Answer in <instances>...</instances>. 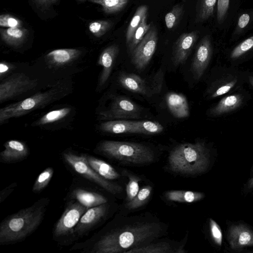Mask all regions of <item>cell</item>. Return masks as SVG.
Instances as JSON below:
<instances>
[{
  "mask_svg": "<svg viewBox=\"0 0 253 253\" xmlns=\"http://www.w3.org/2000/svg\"><path fill=\"white\" fill-rule=\"evenodd\" d=\"M160 225L143 223L124 227L101 238L93 248L96 253H124L132 247L157 237L160 233Z\"/></svg>",
  "mask_w": 253,
  "mask_h": 253,
  "instance_id": "6da1fadb",
  "label": "cell"
},
{
  "mask_svg": "<svg viewBox=\"0 0 253 253\" xmlns=\"http://www.w3.org/2000/svg\"><path fill=\"white\" fill-rule=\"evenodd\" d=\"M45 211L46 205L38 202L6 217L0 223V244L15 243L31 235L42 222Z\"/></svg>",
  "mask_w": 253,
  "mask_h": 253,
  "instance_id": "7a4b0ae2",
  "label": "cell"
},
{
  "mask_svg": "<svg viewBox=\"0 0 253 253\" xmlns=\"http://www.w3.org/2000/svg\"><path fill=\"white\" fill-rule=\"evenodd\" d=\"M169 163L175 172L186 174L203 173L209 166V151L203 142L181 144L170 152Z\"/></svg>",
  "mask_w": 253,
  "mask_h": 253,
  "instance_id": "3957f363",
  "label": "cell"
},
{
  "mask_svg": "<svg viewBox=\"0 0 253 253\" xmlns=\"http://www.w3.org/2000/svg\"><path fill=\"white\" fill-rule=\"evenodd\" d=\"M98 149L110 157L133 164L149 163L154 159L151 148L138 143L105 140L100 143Z\"/></svg>",
  "mask_w": 253,
  "mask_h": 253,
  "instance_id": "277c9868",
  "label": "cell"
},
{
  "mask_svg": "<svg viewBox=\"0 0 253 253\" xmlns=\"http://www.w3.org/2000/svg\"><path fill=\"white\" fill-rule=\"evenodd\" d=\"M65 161L78 173L96 183L112 194L121 191V187L109 181L96 172L88 164L86 155H77L71 152L63 154Z\"/></svg>",
  "mask_w": 253,
  "mask_h": 253,
  "instance_id": "5b68a950",
  "label": "cell"
},
{
  "mask_svg": "<svg viewBox=\"0 0 253 253\" xmlns=\"http://www.w3.org/2000/svg\"><path fill=\"white\" fill-rule=\"evenodd\" d=\"M163 80V73L160 71L148 79L134 73H123L119 77L120 84L125 89L148 97L160 91Z\"/></svg>",
  "mask_w": 253,
  "mask_h": 253,
  "instance_id": "8992f818",
  "label": "cell"
},
{
  "mask_svg": "<svg viewBox=\"0 0 253 253\" xmlns=\"http://www.w3.org/2000/svg\"><path fill=\"white\" fill-rule=\"evenodd\" d=\"M87 209L76 200L70 201L55 225L54 237L59 238L74 233L76 226Z\"/></svg>",
  "mask_w": 253,
  "mask_h": 253,
  "instance_id": "52a82bcc",
  "label": "cell"
},
{
  "mask_svg": "<svg viewBox=\"0 0 253 253\" xmlns=\"http://www.w3.org/2000/svg\"><path fill=\"white\" fill-rule=\"evenodd\" d=\"M158 32L152 26L142 41L131 52V61L137 70H143L149 64L157 47Z\"/></svg>",
  "mask_w": 253,
  "mask_h": 253,
  "instance_id": "ba28073f",
  "label": "cell"
},
{
  "mask_svg": "<svg viewBox=\"0 0 253 253\" xmlns=\"http://www.w3.org/2000/svg\"><path fill=\"white\" fill-rule=\"evenodd\" d=\"M50 97L48 92H38L30 97L0 109V124L12 118L24 115L46 102Z\"/></svg>",
  "mask_w": 253,
  "mask_h": 253,
  "instance_id": "9c48e42d",
  "label": "cell"
},
{
  "mask_svg": "<svg viewBox=\"0 0 253 253\" xmlns=\"http://www.w3.org/2000/svg\"><path fill=\"white\" fill-rule=\"evenodd\" d=\"M141 109L129 98L116 97L108 109L100 113L102 120H113L121 119H136L140 117Z\"/></svg>",
  "mask_w": 253,
  "mask_h": 253,
  "instance_id": "30bf717a",
  "label": "cell"
},
{
  "mask_svg": "<svg viewBox=\"0 0 253 253\" xmlns=\"http://www.w3.org/2000/svg\"><path fill=\"white\" fill-rule=\"evenodd\" d=\"M36 79H31L24 74L15 75L0 84V102L15 97L36 87Z\"/></svg>",
  "mask_w": 253,
  "mask_h": 253,
  "instance_id": "8fae6325",
  "label": "cell"
},
{
  "mask_svg": "<svg viewBox=\"0 0 253 253\" xmlns=\"http://www.w3.org/2000/svg\"><path fill=\"white\" fill-rule=\"evenodd\" d=\"M212 54V45L210 35H206L199 43L191 64L194 78L199 80L206 70Z\"/></svg>",
  "mask_w": 253,
  "mask_h": 253,
  "instance_id": "7c38bea8",
  "label": "cell"
},
{
  "mask_svg": "<svg viewBox=\"0 0 253 253\" xmlns=\"http://www.w3.org/2000/svg\"><path fill=\"white\" fill-rule=\"evenodd\" d=\"M199 37V32L193 31L182 34L175 42L173 48V62L175 66L183 64Z\"/></svg>",
  "mask_w": 253,
  "mask_h": 253,
  "instance_id": "4fadbf2b",
  "label": "cell"
},
{
  "mask_svg": "<svg viewBox=\"0 0 253 253\" xmlns=\"http://www.w3.org/2000/svg\"><path fill=\"white\" fill-rule=\"evenodd\" d=\"M227 239L234 250L253 246V230L243 224H233L228 229Z\"/></svg>",
  "mask_w": 253,
  "mask_h": 253,
  "instance_id": "5bb4252c",
  "label": "cell"
},
{
  "mask_svg": "<svg viewBox=\"0 0 253 253\" xmlns=\"http://www.w3.org/2000/svg\"><path fill=\"white\" fill-rule=\"evenodd\" d=\"M107 210L106 203L88 209L76 226L74 234L83 235L89 231L104 217Z\"/></svg>",
  "mask_w": 253,
  "mask_h": 253,
  "instance_id": "9a60e30c",
  "label": "cell"
},
{
  "mask_svg": "<svg viewBox=\"0 0 253 253\" xmlns=\"http://www.w3.org/2000/svg\"><path fill=\"white\" fill-rule=\"evenodd\" d=\"M4 146L5 149L1 152V160L5 163H13L24 160L29 154L26 145L17 140H10L6 141Z\"/></svg>",
  "mask_w": 253,
  "mask_h": 253,
  "instance_id": "2e32d148",
  "label": "cell"
},
{
  "mask_svg": "<svg viewBox=\"0 0 253 253\" xmlns=\"http://www.w3.org/2000/svg\"><path fill=\"white\" fill-rule=\"evenodd\" d=\"M166 101L170 112L174 117L183 119L189 116V105L186 97L182 94L169 92L166 95Z\"/></svg>",
  "mask_w": 253,
  "mask_h": 253,
  "instance_id": "e0dca14e",
  "label": "cell"
},
{
  "mask_svg": "<svg viewBox=\"0 0 253 253\" xmlns=\"http://www.w3.org/2000/svg\"><path fill=\"white\" fill-rule=\"evenodd\" d=\"M119 51L118 46L114 44L106 48L101 53L98 61V65L102 67L99 80L100 85H103L108 80Z\"/></svg>",
  "mask_w": 253,
  "mask_h": 253,
  "instance_id": "ac0fdd59",
  "label": "cell"
},
{
  "mask_svg": "<svg viewBox=\"0 0 253 253\" xmlns=\"http://www.w3.org/2000/svg\"><path fill=\"white\" fill-rule=\"evenodd\" d=\"M100 128L104 132L114 134L139 133L136 122L132 121L109 120L101 123Z\"/></svg>",
  "mask_w": 253,
  "mask_h": 253,
  "instance_id": "d6986e66",
  "label": "cell"
},
{
  "mask_svg": "<svg viewBox=\"0 0 253 253\" xmlns=\"http://www.w3.org/2000/svg\"><path fill=\"white\" fill-rule=\"evenodd\" d=\"M71 198L85 206L87 209L107 203L106 198L102 195L82 188H76L71 193Z\"/></svg>",
  "mask_w": 253,
  "mask_h": 253,
  "instance_id": "ffe728a7",
  "label": "cell"
},
{
  "mask_svg": "<svg viewBox=\"0 0 253 253\" xmlns=\"http://www.w3.org/2000/svg\"><path fill=\"white\" fill-rule=\"evenodd\" d=\"M81 51L76 49H58L53 50L46 55L49 64L54 66L66 64L77 58Z\"/></svg>",
  "mask_w": 253,
  "mask_h": 253,
  "instance_id": "44dd1931",
  "label": "cell"
},
{
  "mask_svg": "<svg viewBox=\"0 0 253 253\" xmlns=\"http://www.w3.org/2000/svg\"><path fill=\"white\" fill-rule=\"evenodd\" d=\"M243 102L241 94H234L227 96L222 99L210 111V115L215 116L232 111L239 107Z\"/></svg>",
  "mask_w": 253,
  "mask_h": 253,
  "instance_id": "7402d4cb",
  "label": "cell"
},
{
  "mask_svg": "<svg viewBox=\"0 0 253 253\" xmlns=\"http://www.w3.org/2000/svg\"><path fill=\"white\" fill-rule=\"evenodd\" d=\"M86 157L89 166L106 179H116L120 176L117 170L106 162L91 156L86 155Z\"/></svg>",
  "mask_w": 253,
  "mask_h": 253,
  "instance_id": "603a6c76",
  "label": "cell"
},
{
  "mask_svg": "<svg viewBox=\"0 0 253 253\" xmlns=\"http://www.w3.org/2000/svg\"><path fill=\"white\" fill-rule=\"evenodd\" d=\"M169 200L180 203H193L201 200L205 197L202 192L184 190H171L165 194Z\"/></svg>",
  "mask_w": 253,
  "mask_h": 253,
  "instance_id": "cb8c5ba5",
  "label": "cell"
},
{
  "mask_svg": "<svg viewBox=\"0 0 253 253\" xmlns=\"http://www.w3.org/2000/svg\"><path fill=\"white\" fill-rule=\"evenodd\" d=\"M148 7L146 5H141L136 9L126 32V42L128 45L130 42L133 34L140 24L143 18L147 16Z\"/></svg>",
  "mask_w": 253,
  "mask_h": 253,
  "instance_id": "d4e9b609",
  "label": "cell"
},
{
  "mask_svg": "<svg viewBox=\"0 0 253 253\" xmlns=\"http://www.w3.org/2000/svg\"><path fill=\"white\" fill-rule=\"evenodd\" d=\"M217 0H198L196 21L202 22L212 16Z\"/></svg>",
  "mask_w": 253,
  "mask_h": 253,
  "instance_id": "484cf974",
  "label": "cell"
},
{
  "mask_svg": "<svg viewBox=\"0 0 253 253\" xmlns=\"http://www.w3.org/2000/svg\"><path fill=\"white\" fill-rule=\"evenodd\" d=\"M2 40L7 44L17 46L19 45L24 40L25 32L24 30L16 27L9 28L1 30Z\"/></svg>",
  "mask_w": 253,
  "mask_h": 253,
  "instance_id": "4316f807",
  "label": "cell"
},
{
  "mask_svg": "<svg viewBox=\"0 0 253 253\" xmlns=\"http://www.w3.org/2000/svg\"><path fill=\"white\" fill-rule=\"evenodd\" d=\"M151 26V23H147V16L144 17L135 31L130 42L127 45V49L130 53L142 41Z\"/></svg>",
  "mask_w": 253,
  "mask_h": 253,
  "instance_id": "83f0119b",
  "label": "cell"
},
{
  "mask_svg": "<svg viewBox=\"0 0 253 253\" xmlns=\"http://www.w3.org/2000/svg\"><path fill=\"white\" fill-rule=\"evenodd\" d=\"M99 4L104 11L108 14H113L122 11L128 3L129 0H89Z\"/></svg>",
  "mask_w": 253,
  "mask_h": 253,
  "instance_id": "f1b7e54d",
  "label": "cell"
},
{
  "mask_svg": "<svg viewBox=\"0 0 253 253\" xmlns=\"http://www.w3.org/2000/svg\"><path fill=\"white\" fill-rule=\"evenodd\" d=\"M171 248L167 243H158L141 247L133 248L126 253H165L170 252Z\"/></svg>",
  "mask_w": 253,
  "mask_h": 253,
  "instance_id": "f546056e",
  "label": "cell"
},
{
  "mask_svg": "<svg viewBox=\"0 0 253 253\" xmlns=\"http://www.w3.org/2000/svg\"><path fill=\"white\" fill-rule=\"evenodd\" d=\"M70 111V108L65 107L48 112L40 119L35 125H44L60 120L67 116Z\"/></svg>",
  "mask_w": 253,
  "mask_h": 253,
  "instance_id": "4dcf8cb0",
  "label": "cell"
},
{
  "mask_svg": "<svg viewBox=\"0 0 253 253\" xmlns=\"http://www.w3.org/2000/svg\"><path fill=\"white\" fill-rule=\"evenodd\" d=\"M152 190V188L149 185L143 187L139 190L136 196L126 204V207L128 209H135L144 205L149 198Z\"/></svg>",
  "mask_w": 253,
  "mask_h": 253,
  "instance_id": "1f68e13d",
  "label": "cell"
},
{
  "mask_svg": "<svg viewBox=\"0 0 253 253\" xmlns=\"http://www.w3.org/2000/svg\"><path fill=\"white\" fill-rule=\"evenodd\" d=\"M53 174V169L52 167L45 169L37 178L33 185L32 191L35 193L41 192L48 184Z\"/></svg>",
  "mask_w": 253,
  "mask_h": 253,
  "instance_id": "d6a6232c",
  "label": "cell"
},
{
  "mask_svg": "<svg viewBox=\"0 0 253 253\" xmlns=\"http://www.w3.org/2000/svg\"><path fill=\"white\" fill-rule=\"evenodd\" d=\"M183 13V7L181 4H178L172 7L165 17V22L168 29H172L179 22Z\"/></svg>",
  "mask_w": 253,
  "mask_h": 253,
  "instance_id": "836d02e7",
  "label": "cell"
},
{
  "mask_svg": "<svg viewBox=\"0 0 253 253\" xmlns=\"http://www.w3.org/2000/svg\"><path fill=\"white\" fill-rule=\"evenodd\" d=\"M139 133L156 134L161 132L163 126L159 123L150 121H136Z\"/></svg>",
  "mask_w": 253,
  "mask_h": 253,
  "instance_id": "e575fe53",
  "label": "cell"
},
{
  "mask_svg": "<svg viewBox=\"0 0 253 253\" xmlns=\"http://www.w3.org/2000/svg\"><path fill=\"white\" fill-rule=\"evenodd\" d=\"M123 172L128 177V182L126 187V193L127 201L129 202L136 196L140 190L139 186L140 179L126 170H124Z\"/></svg>",
  "mask_w": 253,
  "mask_h": 253,
  "instance_id": "d590c367",
  "label": "cell"
},
{
  "mask_svg": "<svg viewBox=\"0 0 253 253\" xmlns=\"http://www.w3.org/2000/svg\"><path fill=\"white\" fill-rule=\"evenodd\" d=\"M253 48V36L246 39L231 51L230 57L233 59H237Z\"/></svg>",
  "mask_w": 253,
  "mask_h": 253,
  "instance_id": "8d00e7d4",
  "label": "cell"
},
{
  "mask_svg": "<svg viewBox=\"0 0 253 253\" xmlns=\"http://www.w3.org/2000/svg\"><path fill=\"white\" fill-rule=\"evenodd\" d=\"M112 24V23L108 20L95 21L89 24V29L94 35L100 37L110 29Z\"/></svg>",
  "mask_w": 253,
  "mask_h": 253,
  "instance_id": "74e56055",
  "label": "cell"
},
{
  "mask_svg": "<svg viewBox=\"0 0 253 253\" xmlns=\"http://www.w3.org/2000/svg\"><path fill=\"white\" fill-rule=\"evenodd\" d=\"M230 0H217V21L220 24L224 21L229 7Z\"/></svg>",
  "mask_w": 253,
  "mask_h": 253,
  "instance_id": "f35d334b",
  "label": "cell"
},
{
  "mask_svg": "<svg viewBox=\"0 0 253 253\" xmlns=\"http://www.w3.org/2000/svg\"><path fill=\"white\" fill-rule=\"evenodd\" d=\"M210 229L213 241L216 245L220 246L222 241V232L218 224L211 218L210 219Z\"/></svg>",
  "mask_w": 253,
  "mask_h": 253,
  "instance_id": "ab89813d",
  "label": "cell"
},
{
  "mask_svg": "<svg viewBox=\"0 0 253 253\" xmlns=\"http://www.w3.org/2000/svg\"><path fill=\"white\" fill-rule=\"evenodd\" d=\"M237 80H233L221 85L211 94V98H215L229 92L236 84Z\"/></svg>",
  "mask_w": 253,
  "mask_h": 253,
  "instance_id": "60d3db41",
  "label": "cell"
},
{
  "mask_svg": "<svg viewBox=\"0 0 253 253\" xmlns=\"http://www.w3.org/2000/svg\"><path fill=\"white\" fill-rule=\"evenodd\" d=\"M250 15L248 13H243L239 18L235 32L240 33L249 24L250 21Z\"/></svg>",
  "mask_w": 253,
  "mask_h": 253,
  "instance_id": "b9f144b4",
  "label": "cell"
},
{
  "mask_svg": "<svg viewBox=\"0 0 253 253\" xmlns=\"http://www.w3.org/2000/svg\"><path fill=\"white\" fill-rule=\"evenodd\" d=\"M19 21L10 16L1 15L0 25L1 26L16 28L19 25Z\"/></svg>",
  "mask_w": 253,
  "mask_h": 253,
  "instance_id": "7bdbcfd3",
  "label": "cell"
},
{
  "mask_svg": "<svg viewBox=\"0 0 253 253\" xmlns=\"http://www.w3.org/2000/svg\"><path fill=\"white\" fill-rule=\"evenodd\" d=\"M15 186H16V183H13L1 191L0 193V203L4 200L8 195L11 193Z\"/></svg>",
  "mask_w": 253,
  "mask_h": 253,
  "instance_id": "ee69618b",
  "label": "cell"
},
{
  "mask_svg": "<svg viewBox=\"0 0 253 253\" xmlns=\"http://www.w3.org/2000/svg\"><path fill=\"white\" fill-rule=\"evenodd\" d=\"M0 75L7 72L9 69L8 64L1 62L0 65Z\"/></svg>",
  "mask_w": 253,
  "mask_h": 253,
  "instance_id": "f6af8a7d",
  "label": "cell"
},
{
  "mask_svg": "<svg viewBox=\"0 0 253 253\" xmlns=\"http://www.w3.org/2000/svg\"><path fill=\"white\" fill-rule=\"evenodd\" d=\"M248 188H253V177L249 180L248 184Z\"/></svg>",
  "mask_w": 253,
  "mask_h": 253,
  "instance_id": "bcb514c9",
  "label": "cell"
},
{
  "mask_svg": "<svg viewBox=\"0 0 253 253\" xmlns=\"http://www.w3.org/2000/svg\"><path fill=\"white\" fill-rule=\"evenodd\" d=\"M249 81H250L251 84L253 86V77H252V76L250 77Z\"/></svg>",
  "mask_w": 253,
  "mask_h": 253,
  "instance_id": "7dc6e473",
  "label": "cell"
},
{
  "mask_svg": "<svg viewBox=\"0 0 253 253\" xmlns=\"http://www.w3.org/2000/svg\"><path fill=\"white\" fill-rule=\"evenodd\" d=\"M39 1L42 2H44L45 1H47V0H38Z\"/></svg>",
  "mask_w": 253,
  "mask_h": 253,
  "instance_id": "c3c4849f",
  "label": "cell"
}]
</instances>
